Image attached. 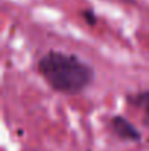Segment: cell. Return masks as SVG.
Wrapping results in <instances>:
<instances>
[{
  "label": "cell",
  "instance_id": "3",
  "mask_svg": "<svg viewBox=\"0 0 149 151\" xmlns=\"http://www.w3.org/2000/svg\"><path fill=\"white\" fill-rule=\"evenodd\" d=\"M126 101L142 113V123L149 128V90L129 94L126 97Z\"/></svg>",
  "mask_w": 149,
  "mask_h": 151
},
{
  "label": "cell",
  "instance_id": "2",
  "mask_svg": "<svg viewBox=\"0 0 149 151\" xmlns=\"http://www.w3.org/2000/svg\"><path fill=\"white\" fill-rule=\"evenodd\" d=\"M108 128L117 138H120L123 141H140L142 139V135L136 129V126L130 120H127L126 117H123L120 114L110 117Z\"/></svg>",
  "mask_w": 149,
  "mask_h": 151
},
{
  "label": "cell",
  "instance_id": "4",
  "mask_svg": "<svg viewBox=\"0 0 149 151\" xmlns=\"http://www.w3.org/2000/svg\"><path fill=\"white\" fill-rule=\"evenodd\" d=\"M81 15H82V18L85 19V22H86L88 25H91V27H95V25H97V16H95L94 10L86 9V10H82Z\"/></svg>",
  "mask_w": 149,
  "mask_h": 151
},
{
  "label": "cell",
  "instance_id": "1",
  "mask_svg": "<svg viewBox=\"0 0 149 151\" xmlns=\"http://www.w3.org/2000/svg\"><path fill=\"white\" fill-rule=\"evenodd\" d=\"M37 70L51 90L64 96H78L92 79L94 69L73 53L51 50L40 57Z\"/></svg>",
  "mask_w": 149,
  "mask_h": 151
}]
</instances>
